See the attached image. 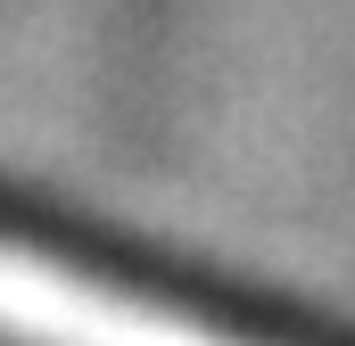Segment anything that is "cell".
I'll list each match as a JSON object with an SVG mask.
<instances>
[{
    "instance_id": "cell-1",
    "label": "cell",
    "mask_w": 355,
    "mask_h": 346,
    "mask_svg": "<svg viewBox=\"0 0 355 346\" xmlns=\"http://www.w3.org/2000/svg\"><path fill=\"white\" fill-rule=\"evenodd\" d=\"M0 346H248L198 313L107 289L83 264L0 239Z\"/></svg>"
}]
</instances>
